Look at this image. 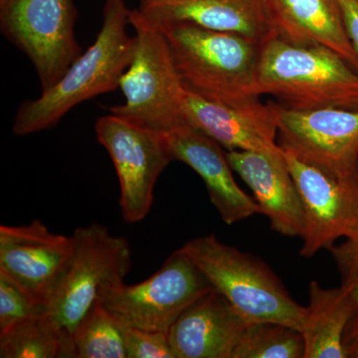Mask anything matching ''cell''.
Masks as SVG:
<instances>
[{"label": "cell", "instance_id": "obj_1", "mask_svg": "<svg viewBox=\"0 0 358 358\" xmlns=\"http://www.w3.org/2000/svg\"><path fill=\"white\" fill-rule=\"evenodd\" d=\"M129 13L124 0L106 1L103 25L94 43L53 86L21 103L14 134L24 136L54 128L79 103L119 88L136 51V37L128 33Z\"/></svg>", "mask_w": 358, "mask_h": 358}, {"label": "cell", "instance_id": "obj_2", "mask_svg": "<svg viewBox=\"0 0 358 358\" xmlns=\"http://www.w3.org/2000/svg\"><path fill=\"white\" fill-rule=\"evenodd\" d=\"M157 27L166 36L186 90L224 105L258 100L262 45L236 33L215 31L192 23Z\"/></svg>", "mask_w": 358, "mask_h": 358}, {"label": "cell", "instance_id": "obj_3", "mask_svg": "<svg viewBox=\"0 0 358 358\" xmlns=\"http://www.w3.org/2000/svg\"><path fill=\"white\" fill-rule=\"evenodd\" d=\"M260 95L296 110H358V71L331 49L296 46L275 36L261 46Z\"/></svg>", "mask_w": 358, "mask_h": 358}, {"label": "cell", "instance_id": "obj_4", "mask_svg": "<svg viewBox=\"0 0 358 358\" xmlns=\"http://www.w3.org/2000/svg\"><path fill=\"white\" fill-rule=\"evenodd\" d=\"M180 250L249 324L275 322L301 331L306 307L293 300L260 259L222 243L214 235L190 240Z\"/></svg>", "mask_w": 358, "mask_h": 358}, {"label": "cell", "instance_id": "obj_5", "mask_svg": "<svg viewBox=\"0 0 358 358\" xmlns=\"http://www.w3.org/2000/svg\"><path fill=\"white\" fill-rule=\"evenodd\" d=\"M129 24L136 31V51L120 80L124 103L110 114L157 133L169 134L187 124L183 117L185 88L176 70L164 32L134 9Z\"/></svg>", "mask_w": 358, "mask_h": 358}, {"label": "cell", "instance_id": "obj_6", "mask_svg": "<svg viewBox=\"0 0 358 358\" xmlns=\"http://www.w3.org/2000/svg\"><path fill=\"white\" fill-rule=\"evenodd\" d=\"M72 236V263L46 313L73 338L103 292L124 284L131 268V249L126 238L98 223L78 227Z\"/></svg>", "mask_w": 358, "mask_h": 358}, {"label": "cell", "instance_id": "obj_7", "mask_svg": "<svg viewBox=\"0 0 358 358\" xmlns=\"http://www.w3.org/2000/svg\"><path fill=\"white\" fill-rule=\"evenodd\" d=\"M74 0H0V29L31 61L42 91L83 53L75 35Z\"/></svg>", "mask_w": 358, "mask_h": 358}, {"label": "cell", "instance_id": "obj_8", "mask_svg": "<svg viewBox=\"0 0 358 358\" xmlns=\"http://www.w3.org/2000/svg\"><path fill=\"white\" fill-rule=\"evenodd\" d=\"M211 289L199 266L178 249L152 277L110 287L100 303L124 327L169 334L181 313Z\"/></svg>", "mask_w": 358, "mask_h": 358}, {"label": "cell", "instance_id": "obj_9", "mask_svg": "<svg viewBox=\"0 0 358 358\" xmlns=\"http://www.w3.org/2000/svg\"><path fill=\"white\" fill-rule=\"evenodd\" d=\"M96 134L119 178L122 218L128 223L140 222L152 208L157 179L173 160L166 134L110 113L96 121Z\"/></svg>", "mask_w": 358, "mask_h": 358}, {"label": "cell", "instance_id": "obj_10", "mask_svg": "<svg viewBox=\"0 0 358 358\" xmlns=\"http://www.w3.org/2000/svg\"><path fill=\"white\" fill-rule=\"evenodd\" d=\"M284 155L305 210L301 256L312 258L341 238L357 236L358 166L333 174L303 164L287 152Z\"/></svg>", "mask_w": 358, "mask_h": 358}, {"label": "cell", "instance_id": "obj_11", "mask_svg": "<svg viewBox=\"0 0 358 358\" xmlns=\"http://www.w3.org/2000/svg\"><path fill=\"white\" fill-rule=\"evenodd\" d=\"M278 143L303 164L346 173L358 166V110H296L280 105Z\"/></svg>", "mask_w": 358, "mask_h": 358}, {"label": "cell", "instance_id": "obj_12", "mask_svg": "<svg viewBox=\"0 0 358 358\" xmlns=\"http://www.w3.org/2000/svg\"><path fill=\"white\" fill-rule=\"evenodd\" d=\"M74 256L73 236L51 232L41 221L0 226V272L46 310Z\"/></svg>", "mask_w": 358, "mask_h": 358}, {"label": "cell", "instance_id": "obj_13", "mask_svg": "<svg viewBox=\"0 0 358 358\" xmlns=\"http://www.w3.org/2000/svg\"><path fill=\"white\" fill-rule=\"evenodd\" d=\"M279 107L277 103H261L259 99L224 105L185 89L182 110L186 124L228 150L279 152Z\"/></svg>", "mask_w": 358, "mask_h": 358}, {"label": "cell", "instance_id": "obj_14", "mask_svg": "<svg viewBox=\"0 0 358 358\" xmlns=\"http://www.w3.org/2000/svg\"><path fill=\"white\" fill-rule=\"evenodd\" d=\"M227 157L233 171L253 192L271 228L282 236L301 238L305 210L282 148L279 152L228 150Z\"/></svg>", "mask_w": 358, "mask_h": 358}, {"label": "cell", "instance_id": "obj_15", "mask_svg": "<svg viewBox=\"0 0 358 358\" xmlns=\"http://www.w3.org/2000/svg\"><path fill=\"white\" fill-rule=\"evenodd\" d=\"M166 136L173 160L183 162L199 174L224 223L232 225L260 213L256 200L235 181L227 152L217 141L189 124Z\"/></svg>", "mask_w": 358, "mask_h": 358}, {"label": "cell", "instance_id": "obj_16", "mask_svg": "<svg viewBox=\"0 0 358 358\" xmlns=\"http://www.w3.org/2000/svg\"><path fill=\"white\" fill-rule=\"evenodd\" d=\"M249 322L211 289L192 303L169 331L176 358H232Z\"/></svg>", "mask_w": 358, "mask_h": 358}, {"label": "cell", "instance_id": "obj_17", "mask_svg": "<svg viewBox=\"0 0 358 358\" xmlns=\"http://www.w3.org/2000/svg\"><path fill=\"white\" fill-rule=\"evenodd\" d=\"M136 9L155 26L192 23L236 33L261 45L275 36L266 0H157L141 3Z\"/></svg>", "mask_w": 358, "mask_h": 358}, {"label": "cell", "instance_id": "obj_18", "mask_svg": "<svg viewBox=\"0 0 358 358\" xmlns=\"http://www.w3.org/2000/svg\"><path fill=\"white\" fill-rule=\"evenodd\" d=\"M275 36L296 46H322L358 71L353 46L338 0H266Z\"/></svg>", "mask_w": 358, "mask_h": 358}, {"label": "cell", "instance_id": "obj_19", "mask_svg": "<svg viewBox=\"0 0 358 358\" xmlns=\"http://www.w3.org/2000/svg\"><path fill=\"white\" fill-rule=\"evenodd\" d=\"M308 306L300 333L305 341V358H346L343 338L355 312V303L345 289L308 286Z\"/></svg>", "mask_w": 358, "mask_h": 358}, {"label": "cell", "instance_id": "obj_20", "mask_svg": "<svg viewBox=\"0 0 358 358\" xmlns=\"http://www.w3.org/2000/svg\"><path fill=\"white\" fill-rule=\"evenodd\" d=\"M0 357L75 358L76 350L72 336L43 313L0 334Z\"/></svg>", "mask_w": 358, "mask_h": 358}, {"label": "cell", "instance_id": "obj_21", "mask_svg": "<svg viewBox=\"0 0 358 358\" xmlns=\"http://www.w3.org/2000/svg\"><path fill=\"white\" fill-rule=\"evenodd\" d=\"M76 358H127V327L98 303L73 334Z\"/></svg>", "mask_w": 358, "mask_h": 358}, {"label": "cell", "instance_id": "obj_22", "mask_svg": "<svg viewBox=\"0 0 358 358\" xmlns=\"http://www.w3.org/2000/svg\"><path fill=\"white\" fill-rule=\"evenodd\" d=\"M232 358H305L300 331L275 322H253L235 348Z\"/></svg>", "mask_w": 358, "mask_h": 358}, {"label": "cell", "instance_id": "obj_23", "mask_svg": "<svg viewBox=\"0 0 358 358\" xmlns=\"http://www.w3.org/2000/svg\"><path fill=\"white\" fill-rule=\"evenodd\" d=\"M46 313L20 285L0 272V334L17 326L24 320Z\"/></svg>", "mask_w": 358, "mask_h": 358}, {"label": "cell", "instance_id": "obj_24", "mask_svg": "<svg viewBox=\"0 0 358 358\" xmlns=\"http://www.w3.org/2000/svg\"><path fill=\"white\" fill-rule=\"evenodd\" d=\"M127 358H176L169 334L127 327Z\"/></svg>", "mask_w": 358, "mask_h": 358}, {"label": "cell", "instance_id": "obj_25", "mask_svg": "<svg viewBox=\"0 0 358 358\" xmlns=\"http://www.w3.org/2000/svg\"><path fill=\"white\" fill-rule=\"evenodd\" d=\"M329 251L341 275V288L345 289L355 305H358V235L348 238L341 244H334Z\"/></svg>", "mask_w": 358, "mask_h": 358}, {"label": "cell", "instance_id": "obj_26", "mask_svg": "<svg viewBox=\"0 0 358 358\" xmlns=\"http://www.w3.org/2000/svg\"><path fill=\"white\" fill-rule=\"evenodd\" d=\"M348 35L358 53V0H338Z\"/></svg>", "mask_w": 358, "mask_h": 358}, {"label": "cell", "instance_id": "obj_27", "mask_svg": "<svg viewBox=\"0 0 358 358\" xmlns=\"http://www.w3.org/2000/svg\"><path fill=\"white\" fill-rule=\"evenodd\" d=\"M346 358H358V305H355L343 338Z\"/></svg>", "mask_w": 358, "mask_h": 358}, {"label": "cell", "instance_id": "obj_28", "mask_svg": "<svg viewBox=\"0 0 358 358\" xmlns=\"http://www.w3.org/2000/svg\"><path fill=\"white\" fill-rule=\"evenodd\" d=\"M157 1V0H141V3H148V2Z\"/></svg>", "mask_w": 358, "mask_h": 358}]
</instances>
